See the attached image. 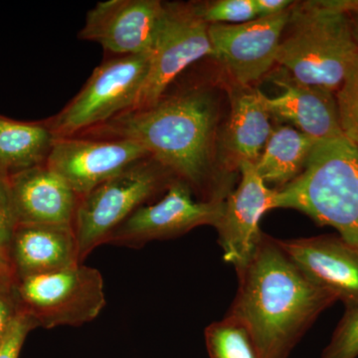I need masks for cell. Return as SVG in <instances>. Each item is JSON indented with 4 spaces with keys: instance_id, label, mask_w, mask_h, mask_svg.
Instances as JSON below:
<instances>
[{
    "instance_id": "1",
    "label": "cell",
    "mask_w": 358,
    "mask_h": 358,
    "mask_svg": "<svg viewBox=\"0 0 358 358\" xmlns=\"http://www.w3.org/2000/svg\"><path fill=\"white\" fill-rule=\"evenodd\" d=\"M217 110L208 89L190 86L166 92L152 105L126 110L80 136L136 141L199 200L221 201L231 190L214 167Z\"/></svg>"
},
{
    "instance_id": "2",
    "label": "cell",
    "mask_w": 358,
    "mask_h": 358,
    "mask_svg": "<svg viewBox=\"0 0 358 358\" xmlns=\"http://www.w3.org/2000/svg\"><path fill=\"white\" fill-rule=\"evenodd\" d=\"M236 272L237 294L227 315L249 329L262 358H289L320 313L338 301L265 233Z\"/></svg>"
},
{
    "instance_id": "3",
    "label": "cell",
    "mask_w": 358,
    "mask_h": 358,
    "mask_svg": "<svg viewBox=\"0 0 358 358\" xmlns=\"http://www.w3.org/2000/svg\"><path fill=\"white\" fill-rule=\"evenodd\" d=\"M355 0H315L291 7L275 63L294 81L336 93L358 56L348 13Z\"/></svg>"
},
{
    "instance_id": "4",
    "label": "cell",
    "mask_w": 358,
    "mask_h": 358,
    "mask_svg": "<svg viewBox=\"0 0 358 358\" xmlns=\"http://www.w3.org/2000/svg\"><path fill=\"white\" fill-rule=\"evenodd\" d=\"M294 209L331 226L358 248V148L345 136L319 141L303 173L275 189L274 209Z\"/></svg>"
},
{
    "instance_id": "5",
    "label": "cell",
    "mask_w": 358,
    "mask_h": 358,
    "mask_svg": "<svg viewBox=\"0 0 358 358\" xmlns=\"http://www.w3.org/2000/svg\"><path fill=\"white\" fill-rule=\"evenodd\" d=\"M173 174L152 157L141 160L81 197L74 229L80 261L155 195L167 189Z\"/></svg>"
},
{
    "instance_id": "6",
    "label": "cell",
    "mask_w": 358,
    "mask_h": 358,
    "mask_svg": "<svg viewBox=\"0 0 358 358\" xmlns=\"http://www.w3.org/2000/svg\"><path fill=\"white\" fill-rule=\"evenodd\" d=\"M152 52L112 56L58 114L45 124L56 138L80 136L133 108L150 69Z\"/></svg>"
},
{
    "instance_id": "7",
    "label": "cell",
    "mask_w": 358,
    "mask_h": 358,
    "mask_svg": "<svg viewBox=\"0 0 358 358\" xmlns=\"http://www.w3.org/2000/svg\"><path fill=\"white\" fill-rule=\"evenodd\" d=\"M23 310L37 327H79L92 322L106 306L103 275L79 265L16 280Z\"/></svg>"
},
{
    "instance_id": "8",
    "label": "cell",
    "mask_w": 358,
    "mask_h": 358,
    "mask_svg": "<svg viewBox=\"0 0 358 358\" xmlns=\"http://www.w3.org/2000/svg\"><path fill=\"white\" fill-rule=\"evenodd\" d=\"M205 57H213L208 24L192 3H166L148 76L131 109L157 102L183 71Z\"/></svg>"
},
{
    "instance_id": "9",
    "label": "cell",
    "mask_w": 358,
    "mask_h": 358,
    "mask_svg": "<svg viewBox=\"0 0 358 358\" xmlns=\"http://www.w3.org/2000/svg\"><path fill=\"white\" fill-rule=\"evenodd\" d=\"M224 200L195 199L185 183L174 179L162 199L134 211L110 235L106 244L136 248L155 240L181 236L199 226L215 227L222 213Z\"/></svg>"
},
{
    "instance_id": "10",
    "label": "cell",
    "mask_w": 358,
    "mask_h": 358,
    "mask_svg": "<svg viewBox=\"0 0 358 358\" xmlns=\"http://www.w3.org/2000/svg\"><path fill=\"white\" fill-rule=\"evenodd\" d=\"M150 157L136 141L77 136L56 138L46 164L82 197Z\"/></svg>"
},
{
    "instance_id": "11",
    "label": "cell",
    "mask_w": 358,
    "mask_h": 358,
    "mask_svg": "<svg viewBox=\"0 0 358 358\" xmlns=\"http://www.w3.org/2000/svg\"><path fill=\"white\" fill-rule=\"evenodd\" d=\"M291 7L277 15L241 24L208 25L212 58L218 61L237 85L250 86L275 64Z\"/></svg>"
},
{
    "instance_id": "12",
    "label": "cell",
    "mask_w": 358,
    "mask_h": 358,
    "mask_svg": "<svg viewBox=\"0 0 358 358\" xmlns=\"http://www.w3.org/2000/svg\"><path fill=\"white\" fill-rule=\"evenodd\" d=\"M166 13L159 0H108L88 11L78 37L96 42L112 56L150 53Z\"/></svg>"
},
{
    "instance_id": "13",
    "label": "cell",
    "mask_w": 358,
    "mask_h": 358,
    "mask_svg": "<svg viewBox=\"0 0 358 358\" xmlns=\"http://www.w3.org/2000/svg\"><path fill=\"white\" fill-rule=\"evenodd\" d=\"M239 185L223 202L222 213L215 229L223 251V260L239 270L248 262L262 238L260 221L274 209L275 189L260 178L255 164L244 162L239 167Z\"/></svg>"
},
{
    "instance_id": "14",
    "label": "cell",
    "mask_w": 358,
    "mask_h": 358,
    "mask_svg": "<svg viewBox=\"0 0 358 358\" xmlns=\"http://www.w3.org/2000/svg\"><path fill=\"white\" fill-rule=\"evenodd\" d=\"M279 240V239H278ZM294 263L345 310L358 307V248L339 235L279 240Z\"/></svg>"
},
{
    "instance_id": "15",
    "label": "cell",
    "mask_w": 358,
    "mask_h": 358,
    "mask_svg": "<svg viewBox=\"0 0 358 358\" xmlns=\"http://www.w3.org/2000/svg\"><path fill=\"white\" fill-rule=\"evenodd\" d=\"M18 224L73 225L81 196L47 164L9 176Z\"/></svg>"
},
{
    "instance_id": "16",
    "label": "cell",
    "mask_w": 358,
    "mask_h": 358,
    "mask_svg": "<svg viewBox=\"0 0 358 358\" xmlns=\"http://www.w3.org/2000/svg\"><path fill=\"white\" fill-rule=\"evenodd\" d=\"M275 83L281 87L279 96H268L262 93L264 105L271 117L291 122L317 141L345 136L334 92L299 83L289 75L275 80Z\"/></svg>"
},
{
    "instance_id": "17",
    "label": "cell",
    "mask_w": 358,
    "mask_h": 358,
    "mask_svg": "<svg viewBox=\"0 0 358 358\" xmlns=\"http://www.w3.org/2000/svg\"><path fill=\"white\" fill-rule=\"evenodd\" d=\"M10 264L16 280L82 264L74 226L18 224L11 240Z\"/></svg>"
},
{
    "instance_id": "18",
    "label": "cell",
    "mask_w": 358,
    "mask_h": 358,
    "mask_svg": "<svg viewBox=\"0 0 358 358\" xmlns=\"http://www.w3.org/2000/svg\"><path fill=\"white\" fill-rule=\"evenodd\" d=\"M271 115L262 100V92L250 86L232 91L231 114L226 129L228 166L238 169L242 162L255 164L272 134Z\"/></svg>"
},
{
    "instance_id": "19",
    "label": "cell",
    "mask_w": 358,
    "mask_h": 358,
    "mask_svg": "<svg viewBox=\"0 0 358 358\" xmlns=\"http://www.w3.org/2000/svg\"><path fill=\"white\" fill-rule=\"evenodd\" d=\"M55 134L45 122H20L0 115V173L13 176L46 164Z\"/></svg>"
},
{
    "instance_id": "20",
    "label": "cell",
    "mask_w": 358,
    "mask_h": 358,
    "mask_svg": "<svg viewBox=\"0 0 358 358\" xmlns=\"http://www.w3.org/2000/svg\"><path fill=\"white\" fill-rule=\"evenodd\" d=\"M319 141L291 127L273 129L255 169L266 185L284 187L298 178Z\"/></svg>"
},
{
    "instance_id": "21",
    "label": "cell",
    "mask_w": 358,
    "mask_h": 358,
    "mask_svg": "<svg viewBox=\"0 0 358 358\" xmlns=\"http://www.w3.org/2000/svg\"><path fill=\"white\" fill-rule=\"evenodd\" d=\"M204 338L210 358H262L249 329L229 315L209 324Z\"/></svg>"
},
{
    "instance_id": "22",
    "label": "cell",
    "mask_w": 358,
    "mask_h": 358,
    "mask_svg": "<svg viewBox=\"0 0 358 358\" xmlns=\"http://www.w3.org/2000/svg\"><path fill=\"white\" fill-rule=\"evenodd\" d=\"M207 24H241L258 18L254 0H214L192 3Z\"/></svg>"
},
{
    "instance_id": "23",
    "label": "cell",
    "mask_w": 358,
    "mask_h": 358,
    "mask_svg": "<svg viewBox=\"0 0 358 358\" xmlns=\"http://www.w3.org/2000/svg\"><path fill=\"white\" fill-rule=\"evenodd\" d=\"M336 96L343 134L358 148V56Z\"/></svg>"
},
{
    "instance_id": "24",
    "label": "cell",
    "mask_w": 358,
    "mask_h": 358,
    "mask_svg": "<svg viewBox=\"0 0 358 358\" xmlns=\"http://www.w3.org/2000/svg\"><path fill=\"white\" fill-rule=\"evenodd\" d=\"M358 357V307L345 310L320 358Z\"/></svg>"
},
{
    "instance_id": "25",
    "label": "cell",
    "mask_w": 358,
    "mask_h": 358,
    "mask_svg": "<svg viewBox=\"0 0 358 358\" xmlns=\"http://www.w3.org/2000/svg\"><path fill=\"white\" fill-rule=\"evenodd\" d=\"M17 226L7 176L0 173V273H13L10 264V245Z\"/></svg>"
},
{
    "instance_id": "26",
    "label": "cell",
    "mask_w": 358,
    "mask_h": 358,
    "mask_svg": "<svg viewBox=\"0 0 358 358\" xmlns=\"http://www.w3.org/2000/svg\"><path fill=\"white\" fill-rule=\"evenodd\" d=\"M22 312L15 277L11 273H0V346Z\"/></svg>"
},
{
    "instance_id": "27",
    "label": "cell",
    "mask_w": 358,
    "mask_h": 358,
    "mask_svg": "<svg viewBox=\"0 0 358 358\" xmlns=\"http://www.w3.org/2000/svg\"><path fill=\"white\" fill-rule=\"evenodd\" d=\"M35 327H37L36 322L23 310L0 346V358H18L26 336Z\"/></svg>"
},
{
    "instance_id": "28",
    "label": "cell",
    "mask_w": 358,
    "mask_h": 358,
    "mask_svg": "<svg viewBox=\"0 0 358 358\" xmlns=\"http://www.w3.org/2000/svg\"><path fill=\"white\" fill-rule=\"evenodd\" d=\"M258 18L270 17L288 10L293 6L289 0H254Z\"/></svg>"
},
{
    "instance_id": "29",
    "label": "cell",
    "mask_w": 358,
    "mask_h": 358,
    "mask_svg": "<svg viewBox=\"0 0 358 358\" xmlns=\"http://www.w3.org/2000/svg\"><path fill=\"white\" fill-rule=\"evenodd\" d=\"M348 15H350V24H352L353 38L358 45V0H355V6L348 13Z\"/></svg>"
}]
</instances>
